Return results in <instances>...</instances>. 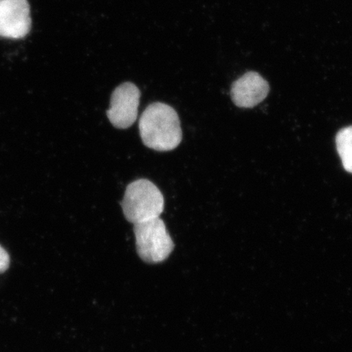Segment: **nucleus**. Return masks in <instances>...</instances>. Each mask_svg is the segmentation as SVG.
Segmentation results:
<instances>
[{"label":"nucleus","instance_id":"f257e3e1","mask_svg":"<svg viewBox=\"0 0 352 352\" xmlns=\"http://www.w3.org/2000/svg\"><path fill=\"white\" fill-rule=\"evenodd\" d=\"M139 130L145 146L156 151H173L182 140L178 114L164 103H153L145 109L140 118Z\"/></svg>","mask_w":352,"mask_h":352},{"label":"nucleus","instance_id":"f03ea898","mask_svg":"<svg viewBox=\"0 0 352 352\" xmlns=\"http://www.w3.org/2000/svg\"><path fill=\"white\" fill-rule=\"evenodd\" d=\"M121 205L127 221L135 224L160 218L165 204L164 195L155 184L140 179L126 187Z\"/></svg>","mask_w":352,"mask_h":352},{"label":"nucleus","instance_id":"7ed1b4c3","mask_svg":"<svg viewBox=\"0 0 352 352\" xmlns=\"http://www.w3.org/2000/svg\"><path fill=\"white\" fill-rule=\"evenodd\" d=\"M134 233L136 250L145 263L164 262L173 252L174 242L160 218L134 224Z\"/></svg>","mask_w":352,"mask_h":352},{"label":"nucleus","instance_id":"20e7f679","mask_svg":"<svg viewBox=\"0 0 352 352\" xmlns=\"http://www.w3.org/2000/svg\"><path fill=\"white\" fill-rule=\"evenodd\" d=\"M140 91L133 83L124 82L116 88L107 114L110 122L118 129H126L138 120Z\"/></svg>","mask_w":352,"mask_h":352},{"label":"nucleus","instance_id":"39448f33","mask_svg":"<svg viewBox=\"0 0 352 352\" xmlns=\"http://www.w3.org/2000/svg\"><path fill=\"white\" fill-rule=\"evenodd\" d=\"M32 25L28 0H0V37L24 38Z\"/></svg>","mask_w":352,"mask_h":352},{"label":"nucleus","instance_id":"423d86ee","mask_svg":"<svg viewBox=\"0 0 352 352\" xmlns=\"http://www.w3.org/2000/svg\"><path fill=\"white\" fill-rule=\"evenodd\" d=\"M270 85L258 73L248 72L233 82L231 96L241 108H253L267 98Z\"/></svg>","mask_w":352,"mask_h":352},{"label":"nucleus","instance_id":"0eeeda50","mask_svg":"<svg viewBox=\"0 0 352 352\" xmlns=\"http://www.w3.org/2000/svg\"><path fill=\"white\" fill-rule=\"evenodd\" d=\"M336 145L343 167L347 173L352 174V126L338 132Z\"/></svg>","mask_w":352,"mask_h":352},{"label":"nucleus","instance_id":"6e6552de","mask_svg":"<svg viewBox=\"0 0 352 352\" xmlns=\"http://www.w3.org/2000/svg\"><path fill=\"white\" fill-rule=\"evenodd\" d=\"M10 265V256L6 250L0 245V274L6 272Z\"/></svg>","mask_w":352,"mask_h":352}]
</instances>
